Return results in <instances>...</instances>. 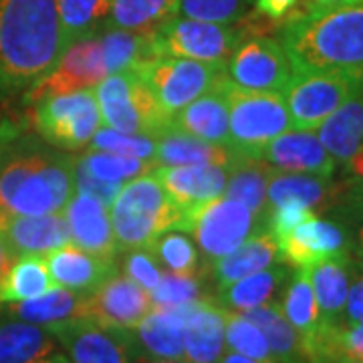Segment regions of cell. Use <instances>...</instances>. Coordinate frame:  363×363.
Returning a JSON list of instances; mask_svg holds the SVG:
<instances>
[{
	"instance_id": "1",
	"label": "cell",
	"mask_w": 363,
	"mask_h": 363,
	"mask_svg": "<svg viewBox=\"0 0 363 363\" xmlns=\"http://www.w3.org/2000/svg\"><path fill=\"white\" fill-rule=\"evenodd\" d=\"M75 194V156L43 142L35 131L0 119V212H63Z\"/></svg>"
},
{
	"instance_id": "2",
	"label": "cell",
	"mask_w": 363,
	"mask_h": 363,
	"mask_svg": "<svg viewBox=\"0 0 363 363\" xmlns=\"http://www.w3.org/2000/svg\"><path fill=\"white\" fill-rule=\"evenodd\" d=\"M281 45L293 73L363 75V2H341L291 16Z\"/></svg>"
},
{
	"instance_id": "3",
	"label": "cell",
	"mask_w": 363,
	"mask_h": 363,
	"mask_svg": "<svg viewBox=\"0 0 363 363\" xmlns=\"http://www.w3.org/2000/svg\"><path fill=\"white\" fill-rule=\"evenodd\" d=\"M63 55L59 0H0V93H25Z\"/></svg>"
},
{
	"instance_id": "4",
	"label": "cell",
	"mask_w": 363,
	"mask_h": 363,
	"mask_svg": "<svg viewBox=\"0 0 363 363\" xmlns=\"http://www.w3.org/2000/svg\"><path fill=\"white\" fill-rule=\"evenodd\" d=\"M182 210L169 202L154 172L125 182L109 206V220L119 255L147 248L160 234L178 230Z\"/></svg>"
},
{
	"instance_id": "5",
	"label": "cell",
	"mask_w": 363,
	"mask_h": 363,
	"mask_svg": "<svg viewBox=\"0 0 363 363\" xmlns=\"http://www.w3.org/2000/svg\"><path fill=\"white\" fill-rule=\"evenodd\" d=\"M230 147L240 156L260 157L264 145L293 128L283 93L247 91L230 85L226 79Z\"/></svg>"
},
{
	"instance_id": "6",
	"label": "cell",
	"mask_w": 363,
	"mask_h": 363,
	"mask_svg": "<svg viewBox=\"0 0 363 363\" xmlns=\"http://www.w3.org/2000/svg\"><path fill=\"white\" fill-rule=\"evenodd\" d=\"M178 230L190 234L204 255V262L210 264L230 255L248 236L264 230V222L257 218L242 202L220 196L184 212Z\"/></svg>"
},
{
	"instance_id": "7",
	"label": "cell",
	"mask_w": 363,
	"mask_h": 363,
	"mask_svg": "<svg viewBox=\"0 0 363 363\" xmlns=\"http://www.w3.org/2000/svg\"><path fill=\"white\" fill-rule=\"evenodd\" d=\"M101 123L125 133L156 135L169 119L157 105L154 93L135 71L111 73L93 89Z\"/></svg>"
},
{
	"instance_id": "8",
	"label": "cell",
	"mask_w": 363,
	"mask_h": 363,
	"mask_svg": "<svg viewBox=\"0 0 363 363\" xmlns=\"http://www.w3.org/2000/svg\"><path fill=\"white\" fill-rule=\"evenodd\" d=\"M30 130L57 150L77 152L87 147L101 125L93 89L43 97L28 105Z\"/></svg>"
},
{
	"instance_id": "9",
	"label": "cell",
	"mask_w": 363,
	"mask_h": 363,
	"mask_svg": "<svg viewBox=\"0 0 363 363\" xmlns=\"http://www.w3.org/2000/svg\"><path fill=\"white\" fill-rule=\"evenodd\" d=\"M248 35L245 21L236 25L172 16L152 33L160 57H184L210 63H226L238 43Z\"/></svg>"
},
{
	"instance_id": "10",
	"label": "cell",
	"mask_w": 363,
	"mask_h": 363,
	"mask_svg": "<svg viewBox=\"0 0 363 363\" xmlns=\"http://www.w3.org/2000/svg\"><path fill=\"white\" fill-rule=\"evenodd\" d=\"M138 73L150 85L157 105L169 119L226 79L224 63L184 57H160Z\"/></svg>"
},
{
	"instance_id": "11",
	"label": "cell",
	"mask_w": 363,
	"mask_h": 363,
	"mask_svg": "<svg viewBox=\"0 0 363 363\" xmlns=\"http://www.w3.org/2000/svg\"><path fill=\"white\" fill-rule=\"evenodd\" d=\"M363 91V75L295 73L283 91L293 128L317 130L343 104Z\"/></svg>"
},
{
	"instance_id": "12",
	"label": "cell",
	"mask_w": 363,
	"mask_h": 363,
	"mask_svg": "<svg viewBox=\"0 0 363 363\" xmlns=\"http://www.w3.org/2000/svg\"><path fill=\"white\" fill-rule=\"evenodd\" d=\"M224 71L238 89L269 93H283L295 75L281 40L250 30L226 59Z\"/></svg>"
},
{
	"instance_id": "13",
	"label": "cell",
	"mask_w": 363,
	"mask_h": 363,
	"mask_svg": "<svg viewBox=\"0 0 363 363\" xmlns=\"http://www.w3.org/2000/svg\"><path fill=\"white\" fill-rule=\"evenodd\" d=\"M105 77L107 69L99 37H87L67 47L59 63L23 93V104L28 107L43 97L95 89Z\"/></svg>"
},
{
	"instance_id": "14",
	"label": "cell",
	"mask_w": 363,
	"mask_h": 363,
	"mask_svg": "<svg viewBox=\"0 0 363 363\" xmlns=\"http://www.w3.org/2000/svg\"><path fill=\"white\" fill-rule=\"evenodd\" d=\"M71 363H135L130 331L104 327L89 317L49 329Z\"/></svg>"
},
{
	"instance_id": "15",
	"label": "cell",
	"mask_w": 363,
	"mask_h": 363,
	"mask_svg": "<svg viewBox=\"0 0 363 363\" xmlns=\"http://www.w3.org/2000/svg\"><path fill=\"white\" fill-rule=\"evenodd\" d=\"M281 260L293 269H309L313 264L350 252V236L335 218H321L315 214L295 226L291 233L277 238Z\"/></svg>"
},
{
	"instance_id": "16",
	"label": "cell",
	"mask_w": 363,
	"mask_h": 363,
	"mask_svg": "<svg viewBox=\"0 0 363 363\" xmlns=\"http://www.w3.org/2000/svg\"><path fill=\"white\" fill-rule=\"evenodd\" d=\"M152 307L150 293L119 272L109 277L87 297V317L117 331L135 329Z\"/></svg>"
},
{
	"instance_id": "17",
	"label": "cell",
	"mask_w": 363,
	"mask_h": 363,
	"mask_svg": "<svg viewBox=\"0 0 363 363\" xmlns=\"http://www.w3.org/2000/svg\"><path fill=\"white\" fill-rule=\"evenodd\" d=\"M271 168L279 172H298L315 176H333L337 172V162L331 156L315 130H286L264 145L260 152Z\"/></svg>"
},
{
	"instance_id": "18",
	"label": "cell",
	"mask_w": 363,
	"mask_h": 363,
	"mask_svg": "<svg viewBox=\"0 0 363 363\" xmlns=\"http://www.w3.org/2000/svg\"><path fill=\"white\" fill-rule=\"evenodd\" d=\"M226 166L214 164H196V166H168L156 168L154 176L164 188L174 206L188 212L206 204L214 198L224 196L226 182H228Z\"/></svg>"
},
{
	"instance_id": "19",
	"label": "cell",
	"mask_w": 363,
	"mask_h": 363,
	"mask_svg": "<svg viewBox=\"0 0 363 363\" xmlns=\"http://www.w3.org/2000/svg\"><path fill=\"white\" fill-rule=\"evenodd\" d=\"M226 309L214 298H200L184 307V359L220 363L226 351Z\"/></svg>"
},
{
	"instance_id": "20",
	"label": "cell",
	"mask_w": 363,
	"mask_h": 363,
	"mask_svg": "<svg viewBox=\"0 0 363 363\" xmlns=\"http://www.w3.org/2000/svg\"><path fill=\"white\" fill-rule=\"evenodd\" d=\"M63 216L75 247L101 259L117 260L119 250L105 204L91 196L75 192L63 208Z\"/></svg>"
},
{
	"instance_id": "21",
	"label": "cell",
	"mask_w": 363,
	"mask_h": 363,
	"mask_svg": "<svg viewBox=\"0 0 363 363\" xmlns=\"http://www.w3.org/2000/svg\"><path fill=\"white\" fill-rule=\"evenodd\" d=\"M343 192L345 186L337 184L333 176L329 178V176L274 169L267 188V212L285 202H298L311 208L315 214H319L337 206Z\"/></svg>"
},
{
	"instance_id": "22",
	"label": "cell",
	"mask_w": 363,
	"mask_h": 363,
	"mask_svg": "<svg viewBox=\"0 0 363 363\" xmlns=\"http://www.w3.org/2000/svg\"><path fill=\"white\" fill-rule=\"evenodd\" d=\"M156 140V157L154 168H168V166H196V164H214L233 168L240 156L230 145L210 143L194 138L186 131L174 128L168 123L162 131L154 135Z\"/></svg>"
},
{
	"instance_id": "23",
	"label": "cell",
	"mask_w": 363,
	"mask_h": 363,
	"mask_svg": "<svg viewBox=\"0 0 363 363\" xmlns=\"http://www.w3.org/2000/svg\"><path fill=\"white\" fill-rule=\"evenodd\" d=\"M45 262L55 285L79 293H93L117 272V260L95 257L73 242L47 252Z\"/></svg>"
},
{
	"instance_id": "24",
	"label": "cell",
	"mask_w": 363,
	"mask_h": 363,
	"mask_svg": "<svg viewBox=\"0 0 363 363\" xmlns=\"http://www.w3.org/2000/svg\"><path fill=\"white\" fill-rule=\"evenodd\" d=\"M135 357L182 359L184 357V307H152L140 325L130 331Z\"/></svg>"
},
{
	"instance_id": "25",
	"label": "cell",
	"mask_w": 363,
	"mask_h": 363,
	"mask_svg": "<svg viewBox=\"0 0 363 363\" xmlns=\"http://www.w3.org/2000/svg\"><path fill=\"white\" fill-rule=\"evenodd\" d=\"M4 234L13 252L18 255H47L55 248L71 242V234L63 212L51 214H4Z\"/></svg>"
},
{
	"instance_id": "26",
	"label": "cell",
	"mask_w": 363,
	"mask_h": 363,
	"mask_svg": "<svg viewBox=\"0 0 363 363\" xmlns=\"http://www.w3.org/2000/svg\"><path fill=\"white\" fill-rule=\"evenodd\" d=\"M63 355L47 327L9 315L0 319V363H59Z\"/></svg>"
},
{
	"instance_id": "27",
	"label": "cell",
	"mask_w": 363,
	"mask_h": 363,
	"mask_svg": "<svg viewBox=\"0 0 363 363\" xmlns=\"http://www.w3.org/2000/svg\"><path fill=\"white\" fill-rule=\"evenodd\" d=\"M309 279L319 305L323 331H339L353 279V257L345 255L321 260L309 267Z\"/></svg>"
},
{
	"instance_id": "28",
	"label": "cell",
	"mask_w": 363,
	"mask_h": 363,
	"mask_svg": "<svg viewBox=\"0 0 363 363\" xmlns=\"http://www.w3.org/2000/svg\"><path fill=\"white\" fill-rule=\"evenodd\" d=\"M291 277L289 264L277 262L269 269L252 272L230 285L216 289V303L230 313H247L269 303H279Z\"/></svg>"
},
{
	"instance_id": "29",
	"label": "cell",
	"mask_w": 363,
	"mask_h": 363,
	"mask_svg": "<svg viewBox=\"0 0 363 363\" xmlns=\"http://www.w3.org/2000/svg\"><path fill=\"white\" fill-rule=\"evenodd\" d=\"M279 307L286 317V321L301 335L307 355L311 357L313 351L317 350V345L325 337V331L321 327V315L309 279V269H295L291 272L285 291L279 298Z\"/></svg>"
},
{
	"instance_id": "30",
	"label": "cell",
	"mask_w": 363,
	"mask_h": 363,
	"mask_svg": "<svg viewBox=\"0 0 363 363\" xmlns=\"http://www.w3.org/2000/svg\"><path fill=\"white\" fill-rule=\"evenodd\" d=\"M226 79L216 89L208 91L202 97L180 109L172 117V125L186 131L204 142L230 145V128H228V99H226Z\"/></svg>"
},
{
	"instance_id": "31",
	"label": "cell",
	"mask_w": 363,
	"mask_h": 363,
	"mask_svg": "<svg viewBox=\"0 0 363 363\" xmlns=\"http://www.w3.org/2000/svg\"><path fill=\"white\" fill-rule=\"evenodd\" d=\"M277 262H283L277 240L272 238L271 233L259 230L252 236H248L247 240L230 255L206 264V274L208 279L216 285V289H220V286L230 285L234 281L248 277L252 272L269 269Z\"/></svg>"
},
{
	"instance_id": "32",
	"label": "cell",
	"mask_w": 363,
	"mask_h": 363,
	"mask_svg": "<svg viewBox=\"0 0 363 363\" xmlns=\"http://www.w3.org/2000/svg\"><path fill=\"white\" fill-rule=\"evenodd\" d=\"M87 297L89 293H79L55 285L39 297L4 305V315L51 329L71 319L87 317Z\"/></svg>"
},
{
	"instance_id": "33",
	"label": "cell",
	"mask_w": 363,
	"mask_h": 363,
	"mask_svg": "<svg viewBox=\"0 0 363 363\" xmlns=\"http://www.w3.org/2000/svg\"><path fill=\"white\" fill-rule=\"evenodd\" d=\"M107 75L125 73V71H143L152 65L160 55L154 45L152 33H133L123 28H101L97 33Z\"/></svg>"
},
{
	"instance_id": "34",
	"label": "cell",
	"mask_w": 363,
	"mask_h": 363,
	"mask_svg": "<svg viewBox=\"0 0 363 363\" xmlns=\"http://www.w3.org/2000/svg\"><path fill=\"white\" fill-rule=\"evenodd\" d=\"M317 138L337 164L363 147V91L343 104L317 128Z\"/></svg>"
},
{
	"instance_id": "35",
	"label": "cell",
	"mask_w": 363,
	"mask_h": 363,
	"mask_svg": "<svg viewBox=\"0 0 363 363\" xmlns=\"http://www.w3.org/2000/svg\"><path fill=\"white\" fill-rule=\"evenodd\" d=\"M272 172L260 157H240L228 172V182L224 196L242 202L245 206L264 222L267 218V188Z\"/></svg>"
},
{
	"instance_id": "36",
	"label": "cell",
	"mask_w": 363,
	"mask_h": 363,
	"mask_svg": "<svg viewBox=\"0 0 363 363\" xmlns=\"http://www.w3.org/2000/svg\"><path fill=\"white\" fill-rule=\"evenodd\" d=\"M51 286L55 283L43 255H18L11 260L0 281V305L39 297Z\"/></svg>"
},
{
	"instance_id": "37",
	"label": "cell",
	"mask_w": 363,
	"mask_h": 363,
	"mask_svg": "<svg viewBox=\"0 0 363 363\" xmlns=\"http://www.w3.org/2000/svg\"><path fill=\"white\" fill-rule=\"evenodd\" d=\"M180 0H109L104 28H123L133 33H154L176 16Z\"/></svg>"
},
{
	"instance_id": "38",
	"label": "cell",
	"mask_w": 363,
	"mask_h": 363,
	"mask_svg": "<svg viewBox=\"0 0 363 363\" xmlns=\"http://www.w3.org/2000/svg\"><path fill=\"white\" fill-rule=\"evenodd\" d=\"M107 11L109 0H59L63 51L77 40L95 37L105 26Z\"/></svg>"
},
{
	"instance_id": "39",
	"label": "cell",
	"mask_w": 363,
	"mask_h": 363,
	"mask_svg": "<svg viewBox=\"0 0 363 363\" xmlns=\"http://www.w3.org/2000/svg\"><path fill=\"white\" fill-rule=\"evenodd\" d=\"M162 269L174 274H204L206 262L200 257L196 242L182 230H166L150 245Z\"/></svg>"
},
{
	"instance_id": "40",
	"label": "cell",
	"mask_w": 363,
	"mask_h": 363,
	"mask_svg": "<svg viewBox=\"0 0 363 363\" xmlns=\"http://www.w3.org/2000/svg\"><path fill=\"white\" fill-rule=\"evenodd\" d=\"M154 307L178 309L206 298V272L204 274H174L164 272L157 286L150 293Z\"/></svg>"
},
{
	"instance_id": "41",
	"label": "cell",
	"mask_w": 363,
	"mask_h": 363,
	"mask_svg": "<svg viewBox=\"0 0 363 363\" xmlns=\"http://www.w3.org/2000/svg\"><path fill=\"white\" fill-rule=\"evenodd\" d=\"M226 350L247 355L250 359L262 363H274L269 341L264 333L242 313L226 311Z\"/></svg>"
},
{
	"instance_id": "42",
	"label": "cell",
	"mask_w": 363,
	"mask_h": 363,
	"mask_svg": "<svg viewBox=\"0 0 363 363\" xmlns=\"http://www.w3.org/2000/svg\"><path fill=\"white\" fill-rule=\"evenodd\" d=\"M89 150L95 152H111L119 156L138 157L142 162H147L154 166L156 157V140L152 135H142V133H125V131L111 130V128H101L95 131L91 138Z\"/></svg>"
},
{
	"instance_id": "43",
	"label": "cell",
	"mask_w": 363,
	"mask_h": 363,
	"mask_svg": "<svg viewBox=\"0 0 363 363\" xmlns=\"http://www.w3.org/2000/svg\"><path fill=\"white\" fill-rule=\"evenodd\" d=\"M85 166L101 180L107 182H119V184H125V182L133 180L142 174L152 172V164L142 162L138 157L130 156H119V154H111V152H95V150H87L83 156H79Z\"/></svg>"
},
{
	"instance_id": "44",
	"label": "cell",
	"mask_w": 363,
	"mask_h": 363,
	"mask_svg": "<svg viewBox=\"0 0 363 363\" xmlns=\"http://www.w3.org/2000/svg\"><path fill=\"white\" fill-rule=\"evenodd\" d=\"M255 0H180V16L208 21V23H222V25H236L247 18Z\"/></svg>"
},
{
	"instance_id": "45",
	"label": "cell",
	"mask_w": 363,
	"mask_h": 363,
	"mask_svg": "<svg viewBox=\"0 0 363 363\" xmlns=\"http://www.w3.org/2000/svg\"><path fill=\"white\" fill-rule=\"evenodd\" d=\"M123 255H125V259L121 262L123 274L130 277L133 283H138L147 293H152L160 283L162 274H164V269L160 267V262L152 255V250L150 248H133V250H128Z\"/></svg>"
},
{
	"instance_id": "46",
	"label": "cell",
	"mask_w": 363,
	"mask_h": 363,
	"mask_svg": "<svg viewBox=\"0 0 363 363\" xmlns=\"http://www.w3.org/2000/svg\"><path fill=\"white\" fill-rule=\"evenodd\" d=\"M335 210V220L343 224L345 233L350 236V252L355 255V259L363 262V202L345 192L341 196Z\"/></svg>"
},
{
	"instance_id": "47",
	"label": "cell",
	"mask_w": 363,
	"mask_h": 363,
	"mask_svg": "<svg viewBox=\"0 0 363 363\" xmlns=\"http://www.w3.org/2000/svg\"><path fill=\"white\" fill-rule=\"evenodd\" d=\"M123 184L119 182H107L97 178L93 172H91L85 162L81 157H75V192L79 194H87L95 200H99L101 204L109 208L111 202L116 200V196L119 194Z\"/></svg>"
},
{
	"instance_id": "48",
	"label": "cell",
	"mask_w": 363,
	"mask_h": 363,
	"mask_svg": "<svg viewBox=\"0 0 363 363\" xmlns=\"http://www.w3.org/2000/svg\"><path fill=\"white\" fill-rule=\"evenodd\" d=\"M363 321V262L353 259V279H351L350 293L343 309L341 329Z\"/></svg>"
},
{
	"instance_id": "49",
	"label": "cell",
	"mask_w": 363,
	"mask_h": 363,
	"mask_svg": "<svg viewBox=\"0 0 363 363\" xmlns=\"http://www.w3.org/2000/svg\"><path fill=\"white\" fill-rule=\"evenodd\" d=\"M309 363H359L355 357H351L347 351L337 343V333L325 339L323 343L313 351Z\"/></svg>"
},
{
	"instance_id": "50",
	"label": "cell",
	"mask_w": 363,
	"mask_h": 363,
	"mask_svg": "<svg viewBox=\"0 0 363 363\" xmlns=\"http://www.w3.org/2000/svg\"><path fill=\"white\" fill-rule=\"evenodd\" d=\"M297 0H255V13L267 21H283Z\"/></svg>"
},
{
	"instance_id": "51",
	"label": "cell",
	"mask_w": 363,
	"mask_h": 363,
	"mask_svg": "<svg viewBox=\"0 0 363 363\" xmlns=\"http://www.w3.org/2000/svg\"><path fill=\"white\" fill-rule=\"evenodd\" d=\"M13 252L9 248V242H6V234H4V214L0 212V281L4 277V272L9 269L11 260H13Z\"/></svg>"
},
{
	"instance_id": "52",
	"label": "cell",
	"mask_w": 363,
	"mask_h": 363,
	"mask_svg": "<svg viewBox=\"0 0 363 363\" xmlns=\"http://www.w3.org/2000/svg\"><path fill=\"white\" fill-rule=\"evenodd\" d=\"M220 363H262L257 362V359H250L247 355H240V353H236V351L226 350L224 351V355H222Z\"/></svg>"
},
{
	"instance_id": "53",
	"label": "cell",
	"mask_w": 363,
	"mask_h": 363,
	"mask_svg": "<svg viewBox=\"0 0 363 363\" xmlns=\"http://www.w3.org/2000/svg\"><path fill=\"white\" fill-rule=\"evenodd\" d=\"M347 194L363 202V182H350L347 184Z\"/></svg>"
},
{
	"instance_id": "54",
	"label": "cell",
	"mask_w": 363,
	"mask_h": 363,
	"mask_svg": "<svg viewBox=\"0 0 363 363\" xmlns=\"http://www.w3.org/2000/svg\"><path fill=\"white\" fill-rule=\"evenodd\" d=\"M135 363H192L188 362V359H152V357H143V355H140V357H135Z\"/></svg>"
},
{
	"instance_id": "55",
	"label": "cell",
	"mask_w": 363,
	"mask_h": 363,
	"mask_svg": "<svg viewBox=\"0 0 363 363\" xmlns=\"http://www.w3.org/2000/svg\"><path fill=\"white\" fill-rule=\"evenodd\" d=\"M311 2H313L311 9H329V6L341 4L343 0H311Z\"/></svg>"
},
{
	"instance_id": "56",
	"label": "cell",
	"mask_w": 363,
	"mask_h": 363,
	"mask_svg": "<svg viewBox=\"0 0 363 363\" xmlns=\"http://www.w3.org/2000/svg\"><path fill=\"white\" fill-rule=\"evenodd\" d=\"M59 363H71V362H69V359H67V355H63V357H61V359H59Z\"/></svg>"
},
{
	"instance_id": "57",
	"label": "cell",
	"mask_w": 363,
	"mask_h": 363,
	"mask_svg": "<svg viewBox=\"0 0 363 363\" xmlns=\"http://www.w3.org/2000/svg\"><path fill=\"white\" fill-rule=\"evenodd\" d=\"M343 2H363V0H343Z\"/></svg>"
},
{
	"instance_id": "58",
	"label": "cell",
	"mask_w": 363,
	"mask_h": 363,
	"mask_svg": "<svg viewBox=\"0 0 363 363\" xmlns=\"http://www.w3.org/2000/svg\"><path fill=\"white\" fill-rule=\"evenodd\" d=\"M357 362H359V363H363V359H357Z\"/></svg>"
}]
</instances>
